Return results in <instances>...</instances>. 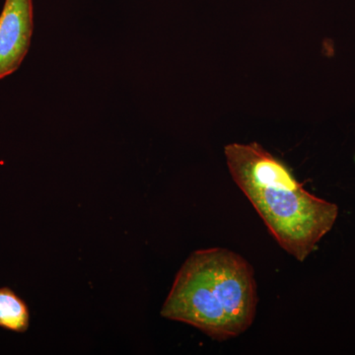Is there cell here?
<instances>
[{"label": "cell", "instance_id": "obj_3", "mask_svg": "<svg viewBox=\"0 0 355 355\" xmlns=\"http://www.w3.org/2000/svg\"><path fill=\"white\" fill-rule=\"evenodd\" d=\"M33 0H6L0 15V79L19 69L29 51L33 29Z\"/></svg>", "mask_w": 355, "mask_h": 355}, {"label": "cell", "instance_id": "obj_4", "mask_svg": "<svg viewBox=\"0 0 355 355\" xmlns=\"http://www.w3.org/2000/svg\"><path fill=\"white\" fill-rule=\"evenodd\" d=\"M27 305L8 287L0 288V327L6 330L24 333L29 328Z\"/></svg>", "mask_w": 355, "mask_h": 355}, {"label": "cell", "instance_id": "obj_1", "mask_svg": "<svg viewBox=\"0 0 355 355\" xmlns=\"http://www.w3.org/2000/svg\"><path fill=\"white\" fill-rule=\"evenodd\" d=\"M229 172L279 246L304 261L338 216L336 203L306 191L286 163L257 142L224 148Z\"/></svg>", "mask_w": 355, "mask_h": 355}, {"label": "cell", "instance_id": "obj_2", "mask_svg": "<svg viewBox=\"0 0 355 355\" xmlns=\"http://www.w3.org/2000/svg\"><path fill=\"white\" fill-rule=\"evenodd\" d=\"M257 305L252 266L230 250L211 248L187 259L161 315L191 324L214 340H226L251 327Z\"/></svg>", "mask_w": 355, "mask_h": 355}]
</instances>
